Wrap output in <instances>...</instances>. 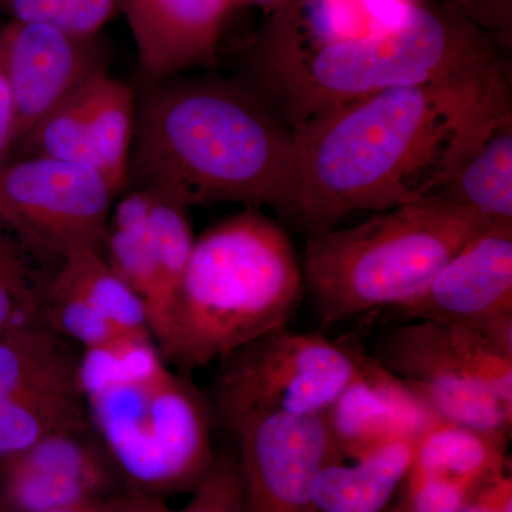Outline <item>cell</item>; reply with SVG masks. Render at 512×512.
Masks as SVG:
<instances>
[{"mask_svg":"<svg viewBox=\"0 0 512 512\" xmlns=\"http://www.w3.org/2000/svg\"><path fill=\"white\" fill-rule=\"evenodd\" d=\"M244 512H309L313 480L345 460L325 416L268 414L231 431Z\"/></svg>","mask_w":512,"mask_h":512,"instance_id":"obj_12","label":"cell"},{"mask_svg":"<svg viewBox=\"0 0 512 512\" xmlns=\"http://www.w3.org/2000/svg\"><path fill=\"white\" fill-rule=\"evenodd\" d=\"M124 491L87 416L0 457V512H52Z\"/></svg>","mask_w":512,"mask_h":512,"instance_id":"obj_11","label":"cell"},{"mask_svg":"<svg viewBox=\"0 0 512 512\" xmlns=\"http://www.w3.org/2000/svg\"><path fill=\"white\" fill-rule=\"evenodd\" d=\"M491 227L439 198L376 212L350 228L309 235L305 288L322 326L399 308L478 232Z\"/></svg>","mask_w":512,"mask_h":512,"instance_id":"obj_6","label":"cell"},{"mask_svg":"<svg viewBox=\"0 0 512 512\" xmlns=\"http://www.w3.org/2000/svg\"><path fill=\"white\" fill-rule=\"evenodd\" d=\"M396 309L412 322L493 326L512 320V224L478 232Z\"/></svg>","mask_w":512,"mask_h":512,"instance_id":"obj_14","label":"cell"},{"mask_svg":"<svg viewBox=\"0 0 512 512\" xmlns=\"http://www.w3.org/2000/svg\"><path fill=\"white\" fill-rule=\"evenodd\" d=\"M295 0H238L239 5L241 3H249V5H258L266 9L276 10L285 8V6L291 5Z\"/></svg>","mask_w":512,"mask_h":512,"instance_id":"obj_33","label":"cell"},{"mask_svg":"<svg viewBox=\"0 0 512 512\" xmlns=\"http://www.w3.org/2000/svg\"><path fill=\"white\" fill-rule=\"evenodd\" d=\"M325 419L345 460L392 441H417L441 421L400 377L366 353L359 372L329 407Z\"/></svg>","mask_w":512,"mask_h":512,"instance_id":"obj_17","label":"cell"},{"mask_svg":"<svg viewBox=\"0 0 512 512\" xmlns=\"http://www.w3.org/2000/svg\"><path fill=\"white\" fill-rule=\"evenodd\" d=\"M458 8L490 32L505 36L511 22V0H453ZM494 36V35H493Z\"/></svg>","mask_w":512,"mask_h":512,"instance_id":"obj_30","label":"cell"},{"mask_svg":"<svg viewBox=\"0 0 512 512\" xmlns=\"http://www.w3.org/2000/svg\"><path fill=\"white\" fill-rule=\"evenodd\" d=\"M303 291L285 229L247 207L195 238L158 349L181 372L200 369L288 326Z\"/></svg>","mask_w":512,"mask_h":512,"instance_id":"obj_5","label":"cell"},{"mask_svg":"<svg viewBox=\"0 0 512 512\" xmlns=\"http://www.w3.org/2000/svg\"><path fill=\"white\" fill-rule=\"evenodd\" d=\"M80 353L46 326L0 338V457L87 416Z\"/></svg>","mask_w":512,"mask_h":512,"instance_id":"obj_10","label":"cell"},{"mask_svg":"<svg viewBox=\"0 0 512 512\" xmlns=\"http://www.w3.org/2000/svg\"><path fill=\"white\" fill-rule=\"evenodd\" d=\"M86 84L33 128L15 158L42 157L94 168L87 127Z\"/></svg>","mask_w":512,"mask_h":512,"instance_id":"obj_25","label":"cell"},{"mask_svg":"<svg viewBox=\"0 0 512 512\" xmlns=\"http://www.w3.org/2000/svg\"><path fill=\"white\" fill-rule=\"evenodd\" d=\"M295 133L242 82L171 77L137 104L128 183L184 207L237 202L291 220Z\"/></svg>","mask_w":512,"mask_h":512,"instance_id":"obj_2","label":"cell"},{"mask_svg":"<svg viewBox=\"0 0 512 512\" xmlns=\"http://www.w3.org/2000/svg\"><path fill=\"white\" fill-rule=\"evenodd\" d=\"M53 275L74 291L82 293L124 332L151 336L146 306L110 268L103 254L86 251L67 256L60 259Z\"/></svg>","mask_w":512,"mask_h":512,"instance_id":"obj_23","label":"cell"},{"mask_svg":"<svg viewBox=\"0 0 512 512\" xmlns=\"http://www.w3.org/2000/svg\"><path fill=\"white\" fill-rule=\"evenodd\" d=\"M123 0H0L10 20L52 26L69 35L93 39L121 12Z\"/></svg>","mask_w":512,"mask_h":512,"instance_id":"obj_26","label":"cell"},{"mask_svg":"<svg viewBox=\"0 0 512 512\" xmlns=\"http://www.w3.org/2000/svg\"><path fill=\"white\" fill-rule=\"evenodd\" d=\"M375 357L441 421L511 437L512 320H413L390 330Z\"/></svg>","mask_w":512,"mask_h":512,"instance_id":"obj_7","label":"cell"},{"mask_svg":"<svg viewBox=\"0 0 512 512\" xmlns=\"http://www.w3.org/2000/svg\"><path fill=\"white\" fill-rule=\"evenodd\" d=\"M498 63L494 36L447 0L419 3L394 28L343 42H309L269 20L242 83L298 134L367 97Z\"/></svg>","mask_w":512,"mask_h":512,"instance_id":"obj_3","label":"cell"},{"mask_svg":"<svg viewBox=\"0 0 512 512\" xmlns=\"http://www.w3.org/2000/svg\"><path fill=\"white\" fill-rule=\"evenodd\" d=\"M457 512H512V477L504 474Z\"/></svg>","mask_w":512,"mask_h":512,"instance_id":"obj_32","label":"cell"},{"mask_svg":"<svg viewBox=\"0 0 512 512\" xmlns=\"http://www.w3.org/2000/svg\"><path fill=\"white\" fill-rule=\"evenodd\" d=\"M173 512H244L235 457L218 456L208 476L192 491L187 505Z\"/></svg>","mask_w":512,"mask_h":512,"instance_id":"obj_28","label":"cell"},{"mask_svg":"<svg viewBox=\"0 0 512 512\" xmlns=\"http://www.w3.org/2000/svg\"><path fill=\"white\" fill-rule=\"evenodd\" d=\"M87 127L93 165L119 195L128 184L136 133L137 103L126 83L107 70L86 84Z\"/></svg>","mask_w":512,"mask_h":512,"instance_id":"obj_22","label":"cell"},{"mask_svg":"<svg viewBox=\"0 0 512 512\" xmlns=\"http://www.w3.org/2000/svg\"><path fill=\"white\" fill-rule=\"evenodd\" d=\"M16 121L0 47V171L15 158Z\"/></svg>","mask_w":512,"mask_h":512,"instance_id":"obj_31","label":"cell"},{"mask_svg":"<svg viewBox=\"0 0 512 512\" xmlns=\"http://www.w3.org/2000/svg\"><path fill=\"white\" fill-rule=\"evenodd\" d=\"M192 247L160 237L148 221V192L134 188L111 211L104 258L143 301L154 342H160L190 261Z\"/></svg>","mask_w":512,"mask_h":512,"instance_id":"obj_15","label":"cell"},{"mask_svg":"<svg viewBox=\"0 0 512 512\" xmlns=\"http://www.w3.org/2000/svg\"><path fill=\"white\" fill-rule=\"evenodd\" d=\"M77 380L94 431L127 493H192L217 461L210 402L151 336L80 352Z\"/></svg>","mask_w":512,"mask_h":512,"instance_id":"obj_4","label":"cell"},{"mask_svg":"<svg viewBox=\"0 0 512 512\" xmlns=\"http://www.w3.org/2000/svg\"><path fill=\"white\" fill-rule=\"evenodd\" d=\"M414 440H397L326 464L313 480L309 512H389L409 474Z\"/></svg>","mask_w":512,"mask_h":512,"instance_id":"obj_18","label":"cell"},{"mask_svg":"<svg viewBox=\"0 0 512 512\" xmlns=\"http://www.w3.org/2000/svg\"><path fill=\"white\" fill-rule=\"evenodd\" d=\"M419 3V0H295L276 10L271 20L309 42H343L394 28Z\"/></svg>","mask_w":512,"mask_h":512,"instance_id":"obj_21","label":"cell"},{"mask_svg":"<svg viewBox=\"0 0 512 512\" xmlns=\"http://www.w3.org/2000/svg\"><path fill=\"white\" fill-rule=\"evenodd\" d=\"M511 116L504 63L357 101L295 134L291 220L313 235L353 212L429 200Z\"/></svg>","mask_w":512,"mask_h":512,"instance_id":"obj_1","label":"cell"},{"mask_svg":"<svg viewBox=\"0 0 512 512\" xmlns=\"http://www.w3.org/2000/svg\"><path fill=\"white\" fill-rule=\"evenodd\" d=\"M365 352L288 326L220 360L210 402L214 423L231 433L268 414L325 416L359 372Z\"/></svg>","mask_w":512,"mask_h":512,"instance_id":"obj_8","label":"cell"},{"mask_svg":"<svg viewBox=\"0 0 512 512\" xmlns=\"http://www.w3.org/2000/svg\"><path fill=\"white\" fill-rule=\"evenodd\" d=\"M52 512H173V510L165 504L164 500L124 491L101 500Z\"/></svg>","mask_w":512,"mask_h":512,"instance_id":"obj_29","label":"cell"},{"mask_svg":"<svg viewBox=\"0 0 512 512\" xmlns=\"http://www.w3.org/2000/svg\"><path fill=\"white\" fill-rule=\"evenodd\" d=\"M0 47L15 110L16 156L50 111L106 70V59L97 37L86 39L15 20L0 30Z\"/></svg>","mask_w":512,"mask_h":512,"instance_id":"obj_13","label":"cell"},{"mask_svg":"<svg viewBox=\"0 0 512 512\" xmlns=\"http://www.w3.org/2000/svg\"><path fill=\"white\" fill-rule=\"evenodd\" d=\"M434 197L487 225L512 224V116L485 137Z\"/></svg>","mask_w":512,"mask_h":512,"instance_id":"obj_20","label":"cell"},{"mask_svg":"<svg viewBox=\"0 0 512 512\" xmlns=\"http://www.w3.org/2000/svg\"><path fill=\"white\" fill-rule=\"evenodd\" d=\"M37 256L0 221V338L18 330L45 326L49 275Z\"/></svg>","mask_w":512,"mask_h":512,"instance_id":"obj_24","label":"cell"},{"mask_svg":"<svg viewBox=\"0 0 512 512\" xmlns=\"http://www.w3.org/2000/svg\"><path fill=\"white\" fill-rule=\"evenodd\" d=\"M238 0H123L144 83L210 66Z\"/></svg>","mask_w":512,"mask_h":512,"instance_id":"obj_16","label":"cell"},{"mask_svg":"<svg viewBox=\"0 0 512 512\" xmlns=\"http://www.w3.org/2000/svg\"><path fill=\"white\" fill-rule=\"evenodd\" d=\"M511 437L439 421L414 446L410 471L484 490L510 473Z\"/></svg>","mask_w":512,"mask_h":512,"instance_id":"obj_19","label":"cell"},{"mask_svg":"<svg viewBox=\"0 0 512 512\" xmlns=\"http://www.w3.org/2000/svg\"><path fill=\"white\" fill-rule=\"evenodd\" d=\"M116 191L96 168L20 157L0 171V221L37 256L104 255Z\"/></svg>","mask_w":512,"mask_h":512,"instance_id":"obj_9","label":"cell"},{"mask_svg":"<svg viewBox=\"0 0 512 512\" xmlns=\"http://www.w3.org/2000/svg\"><path fill=\"white\" fill-rule=\"evenodd\" d=\"M480 491L409 471L389 512H457Z\"/></svg>","mask_w":512,"mask_h":512,"instance_id":"obj_27","label":"cell"}]
</instances>
